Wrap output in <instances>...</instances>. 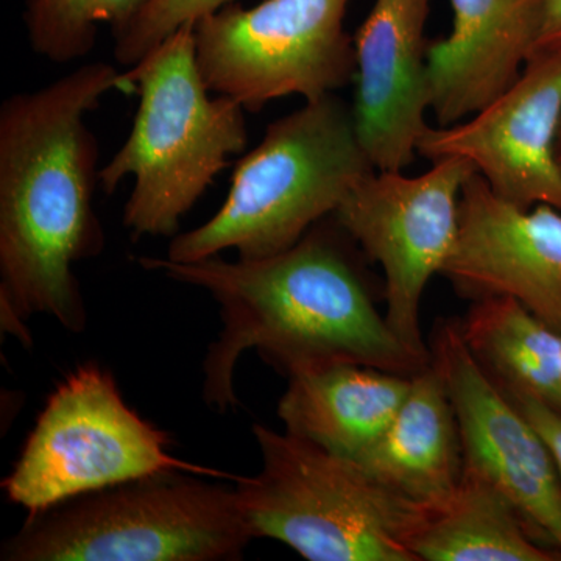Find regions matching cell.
Masks as SVG:
<instances>
[{"mask_svg": "<svg viewBox=\"0 0 561 561\" xmlns=\"http://www.w3.org/2000/svg\"><path fill=\"white\" fill-rule=\"evenodd\" d=\"M231 0H151L139 16L114 35V58L135 68L162 41L183 25L197 24L203 18L227 7Z\"/></svg>", "mask_w": 561, "mask_h": 561, "instance_id": "20", "label": "cell"}, {"mask_svg": "<svg viewBox=\"0 0 561 561\" xmlns=\"http://www.w3.org/2000/svg\"><path fill=\"white\" fill-rule=\"evenodd\" d=\"M348 239L330 216L289 250L262 260L139 257L146 271L201 287L219 305L221 331L203 362L210 409L239 404L236 365L249 350L289 378L343 364L413 376L431 364L413 356L376 309Z\"/></svg>", "mask_w": 561, "mask_h": 561, "instance_id": "2", "label": "cell"}, {"mask_svg": "<svg viewBox=\"0 0 561 561\" xmlns=\"http://www.w3.org/2000/svg\"><path fill=\"white\" fill-rule=\"evenodd\" d=\"M431 364L453 402L465 470L497 486L561 551L560 476L541 435L472 356L459 324L435 331Z\"/></svg>", "mask_w": 561, "mask_h": 561, "instance_id": "11", "label": "cell"}, {"mask_svg": "<svg viewBox=\"0 0 561 561\" xmlns=\"http://www.w3.org/2000/svg\"><path fill=\"white\" fill-rule=\"evenodd\" d=\"M507 397L541 435L552 454L553 461H556L561 482V413L535 398L512 397V394H507Z\"/></svg>", "mask_w": 561, "mask_h": 561, "instance_id": "21", "label": "cell"}, {"mask_svg": "<svg viewBox=\"0 0 561 561\" xmlns=\"http://www.w3.org/2000/svg\"><path fill=\"white\" fill-rule=\"evenodd\" d=\"M412 376L343 364L289 378L278 404L286 432L359 461L382 437L411 389Z\"/></svg>", "mask_w": 561, "mask_h": 561, "instance_id": "16", "label": "cell"}, {"mask_svg": "<svg viewBox=\"0 0 561 561\" xmlns=\"http://www.w3.org/2000/svg\"><path fill=\"white\" fill-rule=\"evenodd\" d=\"M472 356L505 394L561 413V332L511 297H486L459 323Z\"/></svg>", "mask_w": 561, "mask_h": 561, "instance_id": "18", "label": "cell"}, {"mask_svg": "<svg viewBox=\"0 0 561 561\" xmlns=\"http://www.w3.org/2000/svg\"><path fill=\"white\" fill-rule=\"evenodd\" d=\"M557 160H559V164L561 168V125H560L559 138H557Z\"/></svg>", "mask_w": 561, "mask_h": 561, "instance_id": "23", "label": "cell"}, {"mask_svg": "<svg viewBox=\"0 0 561 561\" xmlns=\"http://www.w3.org/2000/svg\"><path fill=\"white\" fill-rule=\"evenodd\" d=\"M350 0H264L227 5L195 24L198 66L210 92L247 113L287 95L306 102L334 94L356 77L345 32Z\"/></svg>", "mask_w": 561, "mask_h": 561, "instance_id": "8", "label": "cell"}, {"mask_svg": "<svg viewBox=\"0 0 561 561\" xmlns=\"http://www.w3.org/2000/svg\"><path fill=\"white\" fill-rule=\"evenodd\" d=\"M465 158L435 161L430 171H375L332 216L386 275V320L413 356L430 364L420 324L421 298L451 253L463 184L476 173Z\"/></svg>", "mask_w": 561, "mask_h": 561, "instance_id": "9", "label": "cell"}, {"mask_svg": "<svg viewBox=\"0 0 561 561\" xmlns=\"http://www.w3.org/2000/svg\"><path fill=\"white\" fill-rule=\"evenodd\" d=\"M139 95L130 135L101 169V186L114 194L131 175L124 227L135 239L176 236L180 220L208 191L249 140L245 108L210 98L195 47V24L162 41L127 72Z\"/></svg>", "mask_w": 561, "mask_h": 561, "instance_id": "4", "label": "cell"}, {"mask_svg": "<svg viewBox=\"0 0 561 561\" xmlns=\"http://www.w3.org/2000/svg\"><path fill=\"white\" fill-rule=\"evenodd\" d=\"M230 474L171 454V437L124 401L113 375L98 364L70 371L47 398L13 471L2 486L28 515L160 472Z\"/></svg>", "mask_w": 561, "mask_h": 561, "instance_id": "7", "label": "cell"}, {"mask_svg": "<svg viewBox=\"0 0 561 561\" xmlns=\"http://www.w3.org/2000/svg\"><path fill=\"white\" fill-rule=\"evenodd\" d=\"M262 470L236 479L251 537L309 561H419L412 542L431 512L401 500L357 461L254 424Z\"/></svg>", "mask_w": 561, "mask_h": 561, "instance_id": "5", "label": "cell"}, {"mask_svg": "<svg viewBox=\"0 0 561 561\" xmlns=\"http://www.w3.org/2000/svg\"><path fill=\"white\" fill-rule=\"evenodd\" d=\"M136 91L106 62L80 66L0 106V306L7 331L46 313L70 332L87 328L77 262L105 247L94 209L99 147L88 125L110 91Z\"/></svg>", "mask_w": 561, "mask_h": 561, "instance_id": "1", "label": "cell"}, {"mask_svg": "<svg viewBox=\"0 0 561 561\" xmlns=\"http://www.w3.org/2000/svg\"><path fill=\"white\" fill-rule=\"evenodd\" d=\"M375 171L353 106L335 92L306 102L268 125L260 146L236 165L221 208L201 227L176 234L165 257L194 262L231 249L239 260L275 256L332 216Z\"/></svg>", "mask_w": 561, "mask_h": 561, "instance_id": "3", "label": "cell"}, {"mask_svg": "<svg viewBox=\"0 0 561 561\" xmlns=\"http://www.w3.org/2000/svg\"><path fill=\"white\" fill-rule=\"evenodd\" d=\"M545 0H451L453 32L427 46V101L438 127L474 116L522 76Z\"/></svg>", "mask_w": 561, "mask_h": 561, "instance_id": "14", "label": "cell"}, {"mask_svg": "<svg viewBox=\"0 0 561 561\" xmlns=\"http://www.w3.org/2000/svg\"><path fill=\"white\" fill-rule=\"evenodd\" d=\"M561 50L535 51L519 79L486 108L449 127H427L416 153L432 162L465 158L504 201L561 210L557 138Z\"/></svg>", "mask_w": 561, "mask_h": 561, "instance_id": "10", "label": "cell"}, {"mask_svg": "<svg viewBox=\"0 0 561 561\" xmlns=\"http://www.w3.org/2000/svg\"><path fill=\"white\" fill-rule=\"evenodd\" d=\"M440 273L465 294L511 297L561 332V210L519 208L472 173L461 190L456 241Z\"/></svg>", "mask_w": 561, "mask_h": 561, "instance_id": "12", "label": "cell"}, {"mask_svg": "<svg viewBox=\"0 0 561 561\" xmlns=\"http://www.w3.org/2000/svg\"><path fill=\"white\" fill-rule=\"evenodd\" d=\"M412 551L419 561H561L497 486L465 468L459 489L431 513Z\"/></svg>", "mask_w": 561, "mask_h": 561, "instance_id": "17", "label": "cell"}, {"mask_svg": "<svg viewBox=\"0 0 561 561\" xmlns=\"http://www.w3.org/2000/svg\"><path fill=\"white\" fill-rule=\"evenodd\" d=\"M357 463L424 511L451 500L463 478V451L453 402L434 365L412 376L400 411Z\"/></svg>", "mask_w": 561, "mask_h": 561, "instance_id": "15", "label": "cell"}, {"mask_svg": "<svg viewBox=\"0 0 561 561\" xmlns=\"http://www.w3.org/2000/svg\"><path fill=\"white\" fill-rule=\"evenodd\" d=\"M431 0H376L354 38L357 136L376 171H404L426 122Z\"/></svg>", "mask_w": 561, "mask_h": 561, "instance_id": "13", "label": "cell"}, {"mask_svg": "<svg viewBox=\"0 0 561 561\" xmlns=\"http://www.w3.org/2000/svg\"><path fill=\"white\" fill-rule=\"evenodd\" d=\"M151 0H27L25 25L36 55L57 65L87 57L99 27L110 24L113 36L142 13Z\"/></svg>", "mask_w": 561, "mask_h": 561, "instance_id": "19", "label": "cell"}, {"mask_svg": "<svg viewBox=\"0 0 561 561\" xmlns=\"http://www.w3.org/2000/svg\"><path fill=\"white\" fill-rule=\"evenodd\" d=\"M169 471L28 515L3 561H221L253 540L234 489Z\"/></svg>", "mask_w": 561, "mask_h": 561, "instance_id": "6", "label": "cell"}, {"mask_svg": "<svg viewBox=\"0 0 561 561\" xmlns=\"http://www.w3.org/2000/svg\"><path fill=\"white\" fill-rule=\"evenodd\" d=\"M546 50H561V0L542 2L540 38L535 51Z\"/></svg>", "mask_w": 561, "mask_h": 561, "instance_id": "22", "label": "cell"}]
</instances>
